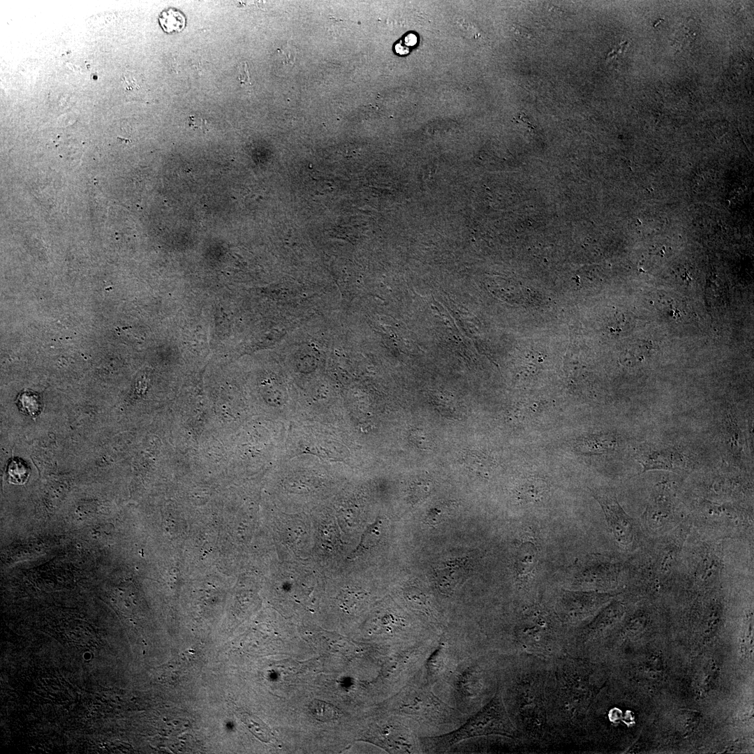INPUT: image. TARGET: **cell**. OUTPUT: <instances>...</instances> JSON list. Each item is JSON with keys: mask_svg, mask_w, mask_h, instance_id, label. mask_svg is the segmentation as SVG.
Segmentation results:
<instances>
[{"mask_svg": "<svg viewBox=\"0 0 754 754\" xmlns=\"http://www.w3.org/2000/svg\"><path fill=\"white\" fill-rule=\"evenodd\" d=\"M499 688L519 740L556 739L552 716L551 659L498 655Z\"/></svg>", "mask_w": 754, "mask_h": 754, "instance_id": "obj_1", "label": "cell"}, {"mask_svg": "<svg viewBox=\"0 0 754 754\" xmlns=\"http://www.w3.org/2000/svg\"><path fill=\"white\" fill-rule=\"evenodd\" d=\"M498 687L497 655L470 646L452 672L433 688L442 700L469 717L491 700Z\"/></svg>", "mask_w": 754, "mask_h": 754, "instance_id": "obj_2", "label": "cell"}, {"mask_svg": "<svg viewBox=\"0 0 754 754\" xmlns=\"http://www.w3.org/2000/svg\"><path fill=\"white\" fill-rule=\"evenodd\" d=\"M392 710L407 720L420 737L449 732L468 718L436 693L424 672L401 688L392 700Z\"/></svg>", "mask_w": 754, "mask_h": 754, "instance_id": "obj_3", "label": "cell"}, {"mask_svg": "<svg viewBox=\"0 0 754 754\" xmlns=\"http://www.w3.org/2000/svg\"><path fill=\"white\" fill-rule=\"evenodd\" d=\"M502 736L519 740L505 707L500 688L491 700L457 729L436 736L420 737L422 753H444L467 739Z\"/></svg>", "mask_w": 754, "mask_h": 754, "instance_id": "obj_4", "label": "cell"}, {"mask_svg": "<svg viewBox=\"0 0 754 754\" xmlns=\"http://www.w3.org/2000/svg\"><path fill=\"white\" fill-rule=\"evenodd\" d=\"M364 737L389 753H423L419 734L407 720L399 716L397 719L373 723Z\"/></svg>", "mask_w": 754, "mask_h": 754, "instance_id": "obj_5", "label": "cell"}, {"mask_svg": "<svg viewBox=\"0 0 754 754\" xmlns=\"http://www.w3.org/2000/svg\"><path fill=\"white\" fill-rule=\"evenodd\" d=\"M591 493L600 504L616 543L624 548L633 547L637 540L638 528L635 520L619 504L615 493L605 489H592Z\"/></svg>", "mask_w": 754, "mask_h": 754, "instance_id": "obj_6", "label": "cell"}, {"mask_svg": "<svg viewBox=\"0 0 754 754\" xmlns=\"http://www.w3.org/2000/svg\"><path fill=\"white\" fill-rule=\"evenodd\" d=\"M678 498L674 487L666 481L656 485L643 514L644 524L650 532H662L673 524Z\"/></svg>", "mask_w": 754, "mask_h": 754, "instance_id": "obj_7", "label": "cell"}, {"mask_svg": "<svg viewBox=\"0 0 754 754\" xmlns=\"http://www.w3.org/2000/svg\"><path fill=\"white\" fill-rule=\"evenodd\" d=\"M635 457L642 472L652 470L683 473L690 466L688 457L679 448L672 445L643 443L637 448Z\"/></svg>", "mask_w": 754, "mask_h": 754, "instance_id": "obj_8", "label": "cell"}, {"mask_svg": "<svg viewBox=\"0 0 754 754\" xmlns=\"http://www.w3.org/2000/svg\"><path fill=\"white\" fill-rule=\"evenodd\" d=\"M467 570L468 566L464 559L441 562L435 568L436 584L439 591L445 596L452 595L459 583L464 580Z\"/></svg>", "mask_w": 754, "mask_h": 754, "instance_id": "obj_9", "label": "cell"}, {"mask_svg": "<svg viewBox=\"0 0 754 754\" xmlns=\"http://www.w3.org/2000/svg\"><path fill=\"white\" fill-rule=\"evenodd\" d=\"M721 570V561L717 553L706 552L697 563L695 577L697 584H712L718 579Z\"/></svg>", "mask_w": 754, "mask_h": 754, "instance_id": "obj_10", "label": "cell"}, {"mask_svg": "<svg viewBox=\"0 0 754 754\" xmlns=\"http://www.w3.org/2000/svg\"><path fill=\"white\" fill-rule=\"evenodd\" d=\"M702 516L712 523L734 524L735 520L739 521V513L730 505L718 504L709 501H704L700 506Z\"/></svg>", "mask_w": 754, "mask_h": 754, "instance_id": "obj_11", "label": "cell"}, {"mask_svg": "<svg viewBox=\"0 0 754 754\" xmlns=\"http://www.w3.org/2000/svg\"><path fill=\"white\" fill-rule=\"evenodd\" d=\"M538 549L531 541L524 542L519 547L515 558V570L518 577L527 576L535 566Z\"/></svg>", "mask_w": 754, "mask_h": 754, "instance_id": "obj_12", "label": "cell"}, {"mask_svg": "<svg viewBox=\"0 0 754 754\" xmlns=\"http://www.w3.org/2000/svg\"><path fill=\"white\" fill-rule=\"evenodd\" d=\"M548 492L547 483L540 478H528L517 489L518 498L524 503H538L542 501Z\"/></svg>", "mask_w": 754, "mask_h": 754, "instance_id": "obj_13", "label": "cell"}, {"mask_svg": "<svg viewBox=\"0 0 754 754\" xmlns=\"http://www.w3.org/2000/svg\"><path fill=\"white\" fill-rule=\"evenodd\" d=\"M617 445L616 436L612 434H600L583 438L577 447L586 452L601 453L613 450Z\"/></svg>", "mask_w": 754, "mask_h": 754, "instance_id": "obj_14", "label": "cell"}, {"mask_svg": "<svg viewBox=\"0 0 754 754\" xmlns=\"http://www.w3.org/2000/svg\"><path fill=\"white\" fill-rule=\"evenodd\" d=\"M725 422V442L729 450L739 459L742 453V436L739 427L730 416L727 417Z\"/></svg>", "mask_w": 754, "mask_h": 754, "instance_id": "obj_15", "label": "cell"}, {"mask_svg": "<svg viewBox=\"0 0 754 754\" xmlns=\"http://www.w3.org/2000/svg\"><path fill=\"white\" fill-rule=\"evenodd\" d=\"M309 710L316 720L321 722L330 721L340 716V711L335 706L318 700L309 703Z\"/></svg>", "mask_w": 754, "mask_h": 754, "instance_id": "obj_16", "label": "cell"}, {"mask_svg": "<svg viewBox=\"0 0 754 754\" xmlns=\"http://www.w3.org/2000/svg\"><path fill=\"white\" fill-rule=\"evenodd\" d=\"M159 23L167 33L179 31L185 26V17L179 10L170 8L161 13Z\"/></svg>", "mask_w": 754, "mask_h": 754, "instance_id": "obj_17", "label": "cell"}, {"mask_svg": "<svg viewBox=\"0 0 754 754\" xmlns=\"http://www.w3.org/2000/svg\"><path fill=\"white\" fill-rule=\"evenodd\" d=\"M20 411L31 417L36 416L41 411L42 404L39 397L31 392H24L17 399Z\"/></svg>", "mask_w": 754, "mask_h": 754, "instance_id": "obj_18", "label": "cell"}, {"mask_svg": "<svg viewBox=\"0 0 754 754\" xmlns=\"http://www.w3.org/2000/svg\"><path fill=\"white\" fill-rule=\"evenodd\" d=\"M7 473L10 482L22 484L29 475V468L22 461L13 459L8 466Z\"/></svg>", "mask_w": 754, "mask_h": 754, "instance_id": "obj_19", "label": "cell"}, {"mask_svg": "<svg viewBox=\"0 0 754 754\" xmlns=\"http://www.w3.org/2000/svg\"><path fill=\"white\" fill-rule=\"evenodd\" d=\"M124 84L125 91L131 96H137V91H143V80L140 75H135L131 73L126 72L124 75Z\"/></svg>", "mask_w": 754, "mask_h": 754, "instance_id": "obj_20", "label": "cell"}, {"mask_svg": "<svg viewBox=\"0 0 754 754\" xmlns=\"http://www.w3.org/2000/svg\"><path fill=\"white\" fill-rule=\"evenodd\" d=\"M410 438L412 442L420 448L425 450L430 445V441L427 436L420 429L413 430L411 432Z\"/></svg>", "mask_w": 754, "mask_h": 754, "instance_id": "obj_21", "label": "cell"}, {"mask_svg": "<svg viewBox=\"0 0 754 754\" xmlns=\"http://www.w3.org/2000/svg\"><path fill=\"white\" fill-rule=\"evenodd\" d=\"M251 729L254 730V733L261 739H268L269 738V733L267 728L262 724L260 722H257L256 720H253L249 718L246 722Z\"/></svg>", "mask_w": 754, "mask_h": 754, "instance_id": "obj_22", "label": "cell"}, {"mask_svg": "<svg viewBox=\"0 0 754 754\" xmlns=\"http://www.w3.org/2000/svg\"><path fill=\"white\" fill-rule=\"evenodd\" d=\"M188 126L194 130L198 129L203 133L209 131L207 121L196 114L189 117Z\"/></svg>", "mask_w": 754, "mask_h": 754, "instance_id": "obj_23", "label": "cell"}, {"mask_svg": "<svg viewBox=\"0 0 754 754\" xmlns=\"http://www.w3.org/2000/svg\"><path fill=\"white\" fill-rule=\"evenodd\" d=\"M428 487L429 485H425L424 482H417L413 485L411 488V496L417 500L424 498L429 492L427 490V488H429Z\"/></svg>", "mask_w": 754, "mask_h": 754, "instance_id": "obj_24", "label": "cell"}, {"mask_svg": "<svg viewBox=\"0 0 754 754\" xmlns=\"http://www.w3.org/2000/svg\"><path fill=\"white\" fill-rule=\"evenodd\" d=\"M239 75L238 79L242 84H251L249 68L246 62L241 63L238 66Z\"/></svg>", "mask_w": 754, "mask_h": 754, "instance_id": "obj_25", "label": "cell"}]
</instances>
